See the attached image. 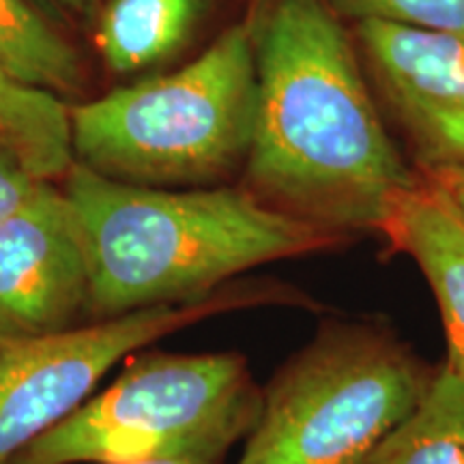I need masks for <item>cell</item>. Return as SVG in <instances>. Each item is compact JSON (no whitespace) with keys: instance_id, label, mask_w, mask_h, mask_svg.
Listing matches in <instances>:
<instances>
[{"instance_id":"cell-13","label":"cell","mask_w":464,"mask_h":464,"mask_svg":"<svg viewBox=\"0 0 464 464\" xmlns=\"http://www.w3.org/2000/svg\"><path fill=\"white\" fill-rule=\"evenodd\" d=\"M0 72L56 95L82 82L75 50L26 0H0Z\"/></svg>"},{"instance_id":"cell-6","label":"cell","mask_w":464,"mask_h":464,"mask_svg":"<svg viewBox=\"0 0 464 464\" xmlns=\"http://www.w3.org/2000/svg\"><path fill=\"white\" fill-rule=\"evenodd\" d=\"M321 310L290 286H224L194 304L155 305L31 340L0 342V464L11 460L92 396L110 368L202 318L254 305Z\"/></svg>"},{"instance_id":"cell-7","label":"cell","mask_w":464,"mask_h":464,"mask_svg":"<svg viewBox=\"0 0 464 464\" xmlns=\"http://www.w3.org/2000/svg\"><path fill=\"white\" fill-rule=\"evenodd\" d=\"M359 61L406 133L417 172L464 168V42L437 31L362 20L353 24Z\"/></svg>"},{"instance_id":"cell-12","label":"cell","mask_w":464,"mask_h":464,"mask_svg":"<svg viewBox=\"0 0 464 464\" xmlns=\"http://www.w3.org/2000/svg\"><path fill=\"white\" fill-rule=\"evenodd\" d=\"M363 464H464V374L440 362L413 413Z\"/></svg>"},{"instance_id":"cell-15","label":"cell","mask_w":464,"mask_h":464,"mask_svg":"<svg viewBox=\"0 0 464 464\" xmlns=\"http://www.w3.org/2000/svg\"><path fill=\"white\" fill-rule=\"evenodd\" d=\"M39 183L17 161L0 153V224L31 198Z\"/></svg>"},{"instance_id":"cell-1","label":"cell","mask_w":464,"mask_h":464,"mask_svg":"<svg viewBox=\"0 0 464 464\" xmlns=\"http://www.w3.org/2000/svg\"><path fill=\"white\" fill-rule=\"evenodd\" d=\"M256 112L246 188L284 216L355 239L420 181L382 125L355 42L327 0H276L254 24Z\"/></svg>"},{"instance_id":"cell-17","label":"cell","mask_w":464,"mask_h":464,"mask_svg":"<svg viewBox=\"0 0 464 464\" xmlns=\"http://www.w3.org/2000/svg\"><path fill=\"white\" fill-rule=\"evenodd\" d=\"M45 3L78 17H84V20H92L100 11V0H45Z\"/></svg>"},{"instance_id":"cell-18","label":"cell","mask_w":464,"mask_h":464,"mask_svg":"<svg viewBox=\"0 0 464 464\" xmlns=\"http://www.w3.org/2000/svg\"><path fill=\"white\" fill-rule=\"evenodd\" d=\"M131 464H208V462H194V460H147V462H131Z\"/></svg>"},{"instance_id":"cell-11","label":"cell","mask_w":464,"mask_h":464,"mask_svg":"<svg viewBox=\"0 0 464 464\" xmlns=\"http://www.w3.org/2000/svg\"><path fill=\"white\" fill-rule=\"evenodd\" d=\"M208 0H110L97 45L116 73H131L174 54L194 31Z\"/></svg>"},{"instance_id":"cell-9","label":"cell","mask_w":464,"mask_h":464,"mask_svg":"<svg viewBox=\"0 0 464 464\" xmlns=\"http://www.w3.org/2000/svg\"><path fill=\"white\" fill-rule=\"evenodd\" d=\"M392 254L409 256L421 271L443 323L445 359L464 374V219L445 189L421 179L393 208L382 228Z\"/></svg>"},{"instance_id":"cell-4","label":"cell","mask_w":464,"mask_h":464,"mask_svg":"<svg viewBox=\"0 0 464 464\" xmlns=\"http://www.w3.org/2000/svg\"><path fill=\"white\" fill-rule=\"evenodd\" d=\"M437 372L379 316L324 318L263 387L239 464H363Z\"/></svg>"},{"instance_id":"cell-14","label":"cell","mask_w":464,"mask_h":464,"mask_svg":"<svg viewBox=\"0 0 464 464\" xmlns=\"http://www.w3.org/2000/svg\"><path fill=\"white\" fill-rule=\"evenodd\" d=\"M340 17L437 31L464 42V0H327Z\"/></svg>"},{"instance_id":"cell-2","label":"cell","mask_w":464,"mask_h":464,"mask_svg":"<svg viewBox=\"0 0 464 464\" xmlns=\"http://www.w3.org/2000/svg\"><path fill=\"white\" fill-rule=\"evenodd\" d=\"M63 196L89 271L95 321L194 304L254 266L353 239L284 216L246 188H150L80 161L65 174Z\"/></svg>"},{"instance_id":"cell-3","label":"cell","mask_w":464,"mask_h":464,"mask_svg":"<svg viewBox=\"0 0 464 464\" xmlns=\"http://www.w3.org/2000/svg\"><path fill=\"white\" fill-rule=\"evenodd\" d=\"M256 112L254 22L177 72L72 108L73 153L116 181L207 185L246 164Z\"/></svg>"},{"instance_id":"cell-10","label":"cell","mask_w":464,"mask_h":464,"mask_svg":"<svg viewBox=\"0 0 464 464\" xmlns=\"http://www.w3.org/2000/svg\"><path fill=\"white\" fill-rule=\"evenodd\" d=\"M0 153L37 181L65 177L75 164L72 108L56 92L0 72Z\"/></svg>"},{"instance_id":"cell-8","label":"cell","mask_w":464,"mask_h":464,"mask_svg":"<svg viewBox=\"0 0 464 464\" xmlns=\"http://www.w3.org/2000/svg\"><path fill=\"white\" fill-rule=\"evenodd\" d=\"M89 271L63 189L42 181L0 224V342L80 327Z\"/></svg>"},{"instance_id":"cell-16","label":"cell","mask_w":464,"mask_h":464,"mask_svg":"<svg viewBox=\"0 0 464 464\" xmlns=\"http://www.w3.org/2000/svg\"><path fill=\"white\" fill-rule=\"evenodd\" d=\"M426 179H432L434 183H439L440 188L445 189V194L450 196L451 202H454V207L458 208V213H460L464 219V168L448 174H439V177H426Z\"/></svg>"},{"instance_id":"cell-5","label":"cell","mask_w":464,"mask_h":464,"mask_svg":"<svg viewBox=\"0 0 464 464\" xmlns=\"http://www.w3.org/2000/svg\"><path fill=\"white\" fill-rule=\"evenodd\" d=\"M260 406L263 387L241 353H133L106 390L5 464H219Z\"/></svg>"}]
</instances>
